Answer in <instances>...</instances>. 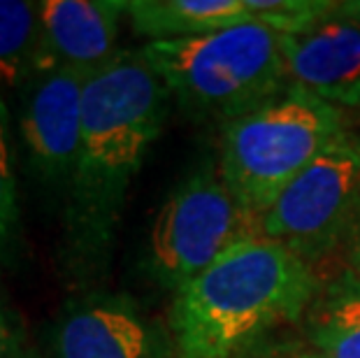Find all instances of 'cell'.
Segmentation results:
<instances>
[{"label":"cell","instance_id":"obj_1","mask_svg":"<svg viewBox=\"0 0 360 358\" xmlns=\"http://www.w3.org/2000/svg\"><path fill=\"white\" fill-rule=\"evenodd\" d=\"M170 101L140 49H121L86 82L60 247L63 270L86 291L110 270L130 184L163 133Z\"/></svg>","mask_w":360,"mask_h":358},{"label":"cell","instance_id":"obj_2","mask_svg":"<svg viewBox=\"0 0 360 358\" xmlns=\"http://www.w3.org/2000/svg\"><path fill=\"white\" fill-rule=\"evenodd\" d=\"M309 263L279 242L249 240L172 293L179 358H242L267 333L300 321L319 291Z\"/></svg>","mask_w":360,"mask_h":358},{"label":"cell","instance_id":"obj_3","mask_svg":"<svg viewBox=\"0 0 360 358\" xmlns=\"http://www.w3.org/2000/svg\"><path fill=\"white\" fill-rule=\"evenodd\" d=\"M140 54L177 108L198 124L226 126L288 87L279 33L258 21L184 40L147 42Z\"/></svg>","mask_w":360,"mask_h":358},{"label":"cell","instance_id":"obj_4","mask_svg":"<svg viewBox=\"0 0 360 358\" xmlns=\"http://www.w3.org/2000/svg\"><path fill=\"white\" fill-rule=\"evenodd\" d=\"M347 128L342 108L288 84L270 103L221 126L219 174L235 200L260 217Z\"/></svg>","mask_w":360,"mask_h":358},{"label":"cell","instance_id":"obj_5","mask_svg":"<svg viewBox=\"0 0 360 358\" xmlns=\"http://www.w3.org/2000/svg\"><path fill=\"white\" fill-rule=\"evenodd\" d=\"M260 235V217L244 210L212 163L188 172L158 210L147 242L149 277L177 293L228 251Z\"/></svg>","mask_w":360,"mask_h":358},{"label":"cell","instance_id":"obj_6","mask_svg":"<svg viewBox=\"0 0 360 358\" xmlns=\"http://www.w3.org/2000/svg\"><path fill=\"white\" fill-rule=\"evenodd\" d=\"M360 226V135L351 126L260 215V235L307 263L354 238Z\"/></svg>","mask_w":360,"mask_h":358},{"label":"cell","instance_id":"obj_7","mask_svg":"<svg viewBox=\"0 0 360 358\" xmlns=\"http://www.w3.org/2000/svg\"><path fill=\"white\" fill-rule=\"evenodd\" d=\"M51 358H179L167 326L133 295L89 288L63 302L49 333Z\"/></svg>","mask_w":360,"mask_h":358},{"label":"cell","instance_id":"obj_8","mask_svg":"<svg viewBox=\"0 0 360 358\" xmlns=\"http://www.w3.org/2000/svg\"><path fill=\"white\" fill-rule=\"evenodd\" d=\"M91 75L79 70L47 72L21 91L19 133L26 165L37 184L60 196V200H65L77 165L84 89Z\"/></svg>","mask_w":360,"mask_h":358},{"label":"cell","instance_id":"obj_9","mask_svg":"<svg viewBox=\"0 0 360 358\" xmlns=\"http://www.w3.org/2000/svg\"><path fill=\"white\" fill-rule=\"evenodd\" d=\"M279 42L290 87L342 110L360 108V21L335 7L293 33H279Z\"/></svg>","mask_w":360,"mask_h":358},{"label":"cell","instance_id":"obj_10","mask_svg":"<svg viewBox=\"0 0 360 358\" xmlns=\"http://www.w3.org/2000/svg\"><path fill=\"white\" fill-rule=\"evenodd\" d=\"M124 0H42L37 3L35 77L58 70L96 72L119 54Z\"/></svg>","mask_w":360,"mask_h":358},{"label":"cell","instance_id":"obj_11","mask_svg":"<svg viewBox=\"0 0 360 358\" xmlns=\"http://www.w3.org/2000/svg\"><path fill=\"white\" fill-rule=\"evenodd\" d=\"M126 17L130 28L149 42L184 40L258 21L249 0H130Z\"/></svg>","mask_w":360,"mask_h":358},{"label":"cell","instance_id":"obj_12","mask_svg":"<svg viewBox=\"0 0 360 358\" xmlns=\"http://www.w3.org/2000/svg\"><path fill=\"white\" fill-rule=\"evenodd\" d=\"M302 319L319 358H360V277L344 270L321 284Z\"/></svg>","mask_w":360,"mask_h":358},{"label":"cell","instance_id":"obj_13","mask_svg":"<svg viewBox=\"0 0 360 358\" xmlns=\"http://www.w3.org/2000/svg\"><path fill=\"white\" fill-rule=\"evenodd\" d=\"M37 3L0 0V98L3 91H24L35 79Z\"/></svg>","mask_w":360,"mask_h":358},{"label":"cell","instance_id":"obj_14","mask_svg":"<svg viewBox=\"0 0 360 358\" xmlns=\"http://www.w3.org/2000/svg\"><path fill=\"white\" fill-rule=\"evenodd\" d=\"M10 110L0 98V265L12 263L21 247V210Z\"/></svg>","mask_w":360,"mask_h":358},{"label":"cell","instance_id":"obj_15","mask_svg":"<svg viewBox=\"0 0 360 358\" xmlns=\"http://www.w3.org/2000/svg\"><path fill=\"white\" fill-rule=\"evenodd\" d=\"M0 358H33L24 319L3 293H0Z\"/></svg>","mask_w":360,"mask_h":358},{"label":"cell","instance_id":"obj_16","mask_svg":"<svg viewBox=\"0 0 360 358\" xmlns=\"http://www.w3.org/2000/svg\"><path fill=\"white\" fill-rule=\"evenodd\" d=\"M349 263H351V270L360 277V226L349 242Z\"/></svg>","mask_w":360,"mask_h":358},{"label":"cell","instance_id":"obj_17","mask_svg":"<svg viewBox=\"0 0 360 358\" xmlns=\"http://www.w3.org/2000/svg\"><path fill=\"white\" fill-rule=\"evenodd\" d=\"M337 12L354 21H360V0H342V3H337Z\"/></svg>","mask_w":360,"mask_h":358},{"label":"cell","instance_id":"obj_18","mask_svg":"<svg viewBox=\"0 0 360 358\" xmlns=\"http://www.w3.org/2000/svg\"><path fill=\"white\" fill-rule=\"evenodd\" d=\"M279 358H319L314 352H302V354H288V356H279Z\"/></svg>","mask_w":360,"mask_h":358}]
</instances>
